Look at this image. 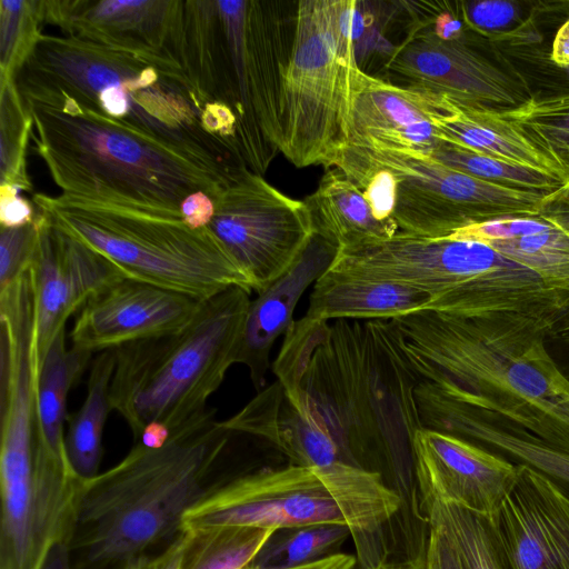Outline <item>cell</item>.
Returning a JSON list of instances; mask_svg holds the SVG:
<instances>
[{
    "label": "cell",
    "mask_w": 569,
    "mask_h": 569,
    "mask_svg": "<svg viewBox=\"0 0 569 569\" xmlns=\"http://www.w3.org/2000/svg\"><path fill=\"white\" fill-rule=\"evenodd\" d=\"M309 319L311 352L298 398L343 462L380 473L399 495L402 488L417 495L413 440L422 426L415 391L421 378L395 321Z\"/></svg>",
    "instance_id": "cell-1"
},
{
    "label": "cell",
    "mask_w": 569,
    "mask_h": 569,
    "mask_svg": "<svg viewBox=\"0 0 569 569\" xmlns=\"http://www.w3.org/2000/svg\"><path fill=\"white\" fill-rule=\"evenodd\" d=\"M242 433L207 408L171 430L160 448L136 442L107 471L84 480L68 543L73 569H122L181 531L183 515L228 477Z\"/></svg>",
    "instance_id": "cell-2"
},
{
    "label": "cell",
    "mask_w": 569,
    "mask_h": 569,
    "mask_svg": "<svg viewBox=\"0 0 569 569\" xmlns=\"http://www.w3.org/2000/svg\"><path fill=\"white\" fill-rule=\"evenodd\" d=\"M392 320L421 380L569 451V377L535 325L426 309Z\"/></svg>",
    "instance_id": "cell-3"
},
{
    "label": "cell",
    "mask_w": 569,
    "mask_h": 569,
    "mask_svg": "<svg viewBox=\"0 0 569 569\" xmlns=\"http://www.w3.org/2000/svg\"><path fill=\"white\" fill-rule=\"evenodd\" d=\"M21 98L33 118V149L66 194L182 217L188 196L201 191L214 200L239 169L201 160L61 93Z\"/></svg>",
    "instance_id": "cell-4"
},
{
    "label": "cell",
    "mask_w": 569,
    "mask_h": 569,
    "mask_svg": "<svg viewBox=\"0 0 569 569\" xmlns=\"http://www.w3.org/2000/svg\"><path fill=\"white\" fill-rule=\"evenodd\" d=\"M14 82L22 97L61 93L201 160L241 166L231 148L204 128L210 103L176 61L41 34Z\"/></svg>",
    "instance_id": "cell-5"
},
{
    "label": "cell",
    "mask_w": 569,
    "mask_h": 569,
    "mask_svg": "<svg viewBox=\"0 0 569 569\" xmlns=\"http://www.w3.org/2000/svg\"><path fill=\"white\" fill-rule=\"evenodd\" d=\"M402 497L383 477L343 461L290 463L229 475L183 515L181 530L244 526L279 530L310 525L349 528L362 569L385 563V532Z\"/></svg>",
    "instance_id": "cell-6"
},
{
    "label": "cell",
    "mask_w": 569,
    "mask_h": 569,
    "mask_svg": "<svg viewBox=\"0 0 569 569\" xmlns=\"http://www.w3.org/2000/svg\"><path fill=\"white\" fill-rule=\"evenodd\" d=\"M250 293L228 288L202 300L182 329L114 349L111 411L127 421L134 441L151 422L172 430L207 409L237 363Z\"/></svg>",
    "instance_id": "cell-7"
},
{
    "label": "cell",
    "mask_w": 569,
    "mask_h": 569,
    "mask_svg": "<svg viewBox=\"0 0 569 569\" xmlns=\"http://www.w3.org/2000/svg\"><path fill=\"white\" fill-rule=\"evenodd\" d=\"M62 230L112 263L126 278L206 300L249 282L209 227L61 193L32 196Z\"/></svg>",
    "instance_id": "cell-8"
},
{
    "label": "cell",
    "mask_w": 569,
    "mask_h": 569,
    "mask_svg": "<svg viewBox=\"0 0 569 569\" xmlns=\"http://www.w3.org/2000/svg\"><path fill=\"white\" fill-rule=\"evenodd\" d=\"M359 7L356 0L297 2L278 149L298 168H331L348 144L352 84L360 69Z\"/></svg>",
    "instance_id": "cell-9"
},
{
    "label": "cell",
    "mask_w": 569,
    "mask_h": 569,
    "mask_svg": "<svg viewBox=\"0 0 569 569\" xmlns=\"http://www.w3.org/2000/svg\"><path fill=\"white\" fill-rule=\"evenodd\" d=\"M343 149L392 176V220L410 234L440 238L493 219L538 217L549 197L473 178L425 154L350 144Z\"/></svg>",
    "instance_id": "cell-10"
},
{
    "label": "cell",
    "mask_w": 569,
    "mask_h": 569,
    "mask_svg": "<svg viewBox=\"0 0 569 569\" xmlns=\"http://www.w3.org/2000/svg\"><path fill=\"white\" fill-rule=\"evenodd\" d=\"M210 230L260 293L297 260L316 233L305 201L286 196L247 167L213 200Z\"/></svg>",
    "instance_id": "cell-11"
},
{
    "label": "cell",
    "mask_w": 569,
    "mask_h": 569,
    "mask_svg": "<svg viewBox=\"0 0 569 569\" xmlns=\"http://www.w3.org/2000/svg\"><path fill=\"white\" fill-rule=\"evenodd\" d=\"M513 263L481 241L399 231L388 239L338 250L329 269L349 277L402 284L432 298Z\"/></svg>",
    "instance_id": "cell-12"
},
{
    "label": "cell",
    "mask_w": 569,
    "mask_h": 569,
    "mask_svg": "<svg viewBox=\"0 0 569 569\" xmlns=\"http://www.w3.org/2000/svg\"><path fill=\"white\" fill-rule=\"evenodd\" d=\"M184 0H39L42 23L66 36L183 68Z\"/></svg>",
    "instance_id": "cell-13"
},
{
    "label": "cell",
    "mask_w": 569,
    "mask_h": 569,
    "mask_svg": "<svg viewBox=\"0 0 569 569\" xmlns=\"http://www.w3.org/2000/svg\"><path fill=\"white\" fill-rule=\"evenodd\" d=\"M388 69L403 86L476 108L502 111L528 99L518 81L463 40H443L430 30L410 36Z\"/></svg>",
    "instance_id": "cell-14"
},
{
    "label": "cell",
    "mask_w": 569,
    "mask_h": 569,
    "mask_svg": "<svg viewBox=\"0 0 569 569\" xmlns=\"http://www.w3.org/2000/svg\"><path fill=\"white\" fill-rule=\"evenodd\" d=\"M519 466L512 490L488 517L505 569H569V492Z\"/></svg>",
    "instance_id": "cell-15"
},
{
    "label": "cell",
    "mask_w": 569,
    "mask_h": 569,
    "mask_svg": "<svg viewBox=\"0 0 569 569\" xmlns=\"http://www.w3.org/2000/svg\"><path fill=\"white\" fill-rule=\"evenodd\" d=\"M29 273L34 306V346L40 368L70 316L80 311L98 289L124 277L101 254L59 228L44 212Z\"/></svg>",
    "instance_id": "cell-16"
},
{
    "label": "cell",
    "mask_w": 569,
    "mask_h": 569,
    "mask_svg": "<svg viewBox=\"0 0 569 569\" xmlns=\"http://www.w3.org/2000/svg\"><path fill=\"white\" fill-rule=\"evenodd\" d=\"M419 499L490 517L512 490L519 463L459 437L421 428L413 440Z\"/></svg>",
    "instance_id": "cell-17"
},
{
    "label": "cell",
    "mask_w": 569,
    "mask_h": 569,
    "mask_svg": "<svg viewBox=\"0 0 569 569\" xmlns=\"http://www.w3.org/2000/svg\"><path fill=\"white\" fill-rule=\"evenodd\" d=\"M202 300L126 277L98 289L81 308L72 347L90 353L182 329Z\"/></svg>",
    "instance_id": "cell-18"
},
{
    "label": "cell",
    "mask_w": 569,
    "mask_h": 569,
    "mask_svg": "<svg viewBox=\"0 0 569 569\" xmlns=\"http://www.w3.org/2000/svg\"><path fill=\"white\" fill-rule=\"evenodd\" d=\"M443 110L442 94L359 69L352 84L348 144L429 156L440 141L433 120Z\"/></svg>",
    "instance_id": "cell-19"
},
{
    "label": "cell",
    "mask_w": 569,
    "mask_h": 569,
    "mask_svg": "<svg viewBox=\"0 0 569 569\" xmlns=\"http://www.w3.org/2000/svg\"><path fill=\"white\" fill-rule=\"evenodd\" d=\"M338 250L333 242L315 233L289 269L251 300L237 363L248 368L258 392L264 388L276 340L290 329L301 296L330 268Z\"/></svg>",
    "instance_id": "cell-20"
},
{
    "label": "cell",
    "mask_w": 569,
    "mask_h": 569,
    "mask_svg": "<svg viewBox=\"0 0 569 569\" xmlns=\"http://www.w3.org/2000/svg\"><path fill=\"white\" fill-rule=\"evenodd\" d=\"M296 12L297 6L287 2L247 0L244 52L252 107L263 138L277 151Z\"/></svg>",
    "instance_id": "cell-21"
},
{
    "label": "cell",
    "mask_w": 569,
    "mask_h": 569,
    "mask_svg": "<svg viewBox=\"0 0 569 569\" xmlns=\"http://www.w3.org/2000/svg\"><path fill=\"white\" fill-rule=\"evenodd\" d=\"M301 406L298 408L276 380L222 423L268 442L293 465L323 467L342 461L339 447L326 427L302 401Z\"/></svg>",
    "instance_id": "cell-22"
},
{
    "label": "cell",
    "mask_w": 569,
    "mask_h": 569,
    "mask_svg": "<svg viewBox=\"0 0 569 569\" xmlns=\"http://www.w3.org/2000/svg\"><path fill=\"white\" fill-rule=\"evenodd\" d=\"M449 237L481 241L569 292V234L540 217H506L460 229Z\"/></svg>",
    "instance_id": "cell-23"
},
{
    "label": "cell",
    "mask_w": 569,
    "mask_h": 569,
    "mask_svg": "<svg viewBox=\"0 0 569 569\" xmlns=\"http://www.w3.org/2000/svg\"><path fill=\"white\" fill-rule=\"evenodd\" d=\"M430 296L402 284L328 269L313 284L305 316L316 320H392L421 310Z\"/></svg>",
    "instance_id": "cell-24"
},
{
    "label": "cell",
    "mask_w": 569,
    "mask_h": 569,
    "mask_svg": "<svg viewBox=\"0 0 569 569\" xmlns=\"http://www.w3.org/2000/svg\"><path fill=\"white\" fill-rule=\"evenodd\" d=\"M443 112L433 120L440 140L513 166L541 171L566 181L497 110L476 108L443 96ZM566 188V187H565Z\"/></svg>",
    "instance_id": "cell-25"
},
{
    "label": "cell",
    "mask_w": 569,
    "mask_h": 569,
    "mask_svg": "<svg viewBox=\"0 0 569 569\" xmlns=\"http://www.w3.org/2000/svg\"><path fill=\"white\" fill-rule=\"evenodd\" d=\"M307 203L316 233L333 242L339 250L393 237L397 224L380 221L365 197L339 169H328Z\"/></svg>",
    "instance_id": "cell-26"
},
{
    "label": "cell",
    "mask_w": 569,
    "mask_h": 569,
    "mask_svg": "<svg viewBox=\"0 0 569 569\" xmlns=\"http://www.w3.org/2000/svg\"><path fill=\"white\" fill-rule=\"evenodd\" d=\"M64 330L53 340L42 361L37 385L38 441L66 452L64 422L69 391L86 370L92 353L67 348Z\"/></svg>",
    "instance_id": "cell-27"
},
{
    "label": "cell",
    "mask_w": 569,
    "mask_h": 569,
    "mask_svg": "<svg viewBox=\"0 0 569 569\" xmlns=\"http://www.w3.org/2000/svg\"><path fill=\"white\" fill-rule=\"evenodd\" d=\"M114 363V349L99 352L91 362L84 401L69 419L66 431L69 461L86 480L100 472L102 435L111 411L109 393Z\"/></svg>",
    "instance_id": "cell-28"
},
{
    "label": "cell",
    "mask_w": 569,
    "mask_h": 569,
    "mask_svg": "<svg viewBox=\"0 0 569 569\" xmlns=\"http://www.w3.org/2000/svg\"><path fill=\"white\" fill-rule=\"evenodd\" d=\"M560 171L569 187V92L530 97L515 108L498 111ZM565 189V188H563Z\"/></svg>",
    "instance_id": "cell-29"
},
{
    "label": "cell",
    "mask_w": 569,
    "mask_h": 569,
    "mask_svg": "<svg viewBox=\"0 0 569 569\" xmlns=\"http://www.w3.org/2000/svg\"><path fill=\"white\" fill-rule=\"evenodd\" d=\"M418 507L422 521L450 541L463 569H505L488 517L435 499H419Z\"/></svg>",
    "instance_id": "cell-30"
},
{
    "label": "cell",
    "mask_w": 569,
    "mask_h": 569,
    "mask_svg": "<svg viewBox=\"0 0 569 569\" xmlns=\"http://www.w3.org/2000/svg\"><path fill=\"white\" fill-rule=\"evenodd\" d=\"M187 532L181 569H244L274 530L209 526Z\"/></svg>",
    "instance_id": "cell-31"
},
{
    "label": "cell",
    "mask_w": 569,
    "mask_h": 569,
    "mask_svg": "<svg viewBox=\"0 0 569 569\" xmlns=\"http://www.w3.org/2000/svg\"><path fill=\"white\" fill-rule=\"evenodd\" d=\"M351 536L341 525H310L279 529L266 541L250 567L286 569L303 566L340 552Z\"/></svg>",
    "instance_id": "cell-32"
},
{
    "label": "cell",
    "mask_w": 569,
    "mask_h": 569,
    "mask_svg": "<svg viewBox=\"0 0 569 569\" xmlns=\"http://www.w3.org/2000/svg\"><path fill=\"white\" fill-rule=\"evenodd\" d=\"M33 118L13 78H0V186L32 191L27 171V148Z\"/></svg>",
    "instance_id": "cell-33"
},
{
    "label": "cell",
    "mask_w": 569,
    "mask_h": 569,
    "mask_svg": "<svg viewBox=\"0 0 569 569\" xmlns=\"http://www.w3.org/2000/svg\"><path fill=\"white\" fill-rule=\"evenodd\" d=\"M429 157L451 169L507 188L551 196L566 187L541 171L513 166L442 140Z\"/></svg>",
    "instance_id": "cell-34"
},
{
    "label": "cell",
    "mask_w": 569,
    "mask_h": 569,
    "mask_svg": "<svg viewBox=\"0 0 569 569\" xmlns=\"http://www.w3.org/2000/svg\"><path fill=\"white\" fill-rule=\"evenodd\" d=\"M39 0L0 1V78H13L41 37Z\"/></svg>",
    "instance_id": "cell-35"
},
{
    "label": "cell",
    "mask_w": 569,
    "mask_h": 569,
    "mask_svg": "<svg viewBox=\"0 0 569 569\" xmlns=\"http://www.w3.org/2000/svg\"><path fill=\"white\" fill-rule=\"evenodd\" d=\"M458 4L463 23L489 39L523 38L532 22V14L516 1L483 0Z\"/></svg>",
    "instance_id": "cell-36"
},
{
    "label": "cell",
    "mask_w": 569,
    "mask_h": 569,
    "mask_svg": "<svg viewBox=\"0 0 569 569\" xmlns=\"http://www.w3.org/2000/svg\"><path fill=\"white\" fill-rule=\"evenodd\" d=\"M43 221V212L30 223L0 228V289L27 273L33 261Z\"/></svg>",
    "instance_id": "cell-37"
},
{
    "label": "cell",
    "mask_w": 569,
    "mask_h": 569,
    "mask_svg": "<svg viewBox=\"0 0 569 569\" xmlns=\"http://www.w3.org/2000/svg\"><path fill=\"white\" fill-rule=\"evenodd\" d=\"M20 191L0 186V226L6 228L21 227L32 222L40 209L19 194Z\"/></svg>",
    "instance_id": "cell-38"
},
{
    "label": "cell",
    "mask_w": 569,
    "mask_h": 569,
    "mask_svg": "<svg viewBox=\"0 0 569 569\" xmlns=\"http://www.w3.org/2000/svg\"><path fill=\"white\" fill-rule=\"evenodd\" d=\"M422 569H463L447 537L435 527H428Z\"/></svg>",
    "instance_id": "cell-39"
},
{
    "label": "cell",
    "mask_w": 569,
    "mask_h": 569,
    "mask_svg": "<svg viewBox=\"0 0 569 569\" xmlns=\"http://www.w3.org/2000/svg\"><path fill=\"white\" fill-rule=\"evenodd\" d=\"M187 532L180 533L157 553L141 556L127 563L122 569H181Z\"/></svg>",
    "instance_id": "cell-40"
},
{
    "label": "cell",
    "mask_w": 569,
    "mask_h": 569,
    "mask_svg": "<svg viewBox=\"0 0 569 569\" xmlns=\"http://www.w3.org/2000/svg\"><path fill=\"white\" fill-rule=\"evenodd\" d=\"M181 213L184 222L193 229L209 227L214 214L213 199L204 192H194L183 200Z\"/></svg>",
    "instance_id": "cell-41"
},
{
    "label": "cell",
    "mask_w": 569,
    "mask_h": 569,
    "mask_svg": "<svg viewBox=\"0 0 569 569\" xmlns=\"http://www.w3.org/2000/svg\"><path fill=\"white\" fill-rule=\"evenodd\" d=\"M538 217L569 234V187L547 197Z\"/></svg>",
    "instance_id": "cell-42"
},
{
    "label": "cell",
    "mask_w": 569,
    "mask_h": 569,
    "mask_svg": "<svg viewBox=\"0 0 569 569\" xmlns=\"http://www.w3.org/2000/svg\"><path fill=\"white\" fill-rule=\"evenodd\" d=\"M462 24L455 14L443 11L436 16L430 31L443 40H462Z\"/></svg>",
    "instance_id": "cell-43"
},
{
    "label": "cell",
    "mask_w": 569,
    "mask_h": 569,
    "mask_svg": "<svg viewBox=\"0 0 569 569\" xmlns=\"http://www.w3.org/2000/svg\"><path fill=\"white\" fill-rule=\"evenodd\" d=\"M358 560L355 556L343 552H338L320 560L286 569H356ZM244 569H258L248 566Z\"/></svg>",
    "instance_id": "cell-44"
},
{
    "label": "cell",
    "mask_w": 569,
    "mask_h": 569,
    "mask_svg": "<svg viewBox=\"0 0 569 569\" xmlns=\"http://www.w3.org/2000/svg\"><path fill=\"white\" fill-rule=\"evenodd\" d=\"M551 60L561 68H569V19L560 27L553 39Z\"/></svg>",
    "instance_id": "cell-45"
},
{
    "label": "cell",
    "mask_w": 569,
    "mask_h": 569,
    "mask_svg": "<svg viewBox=\"0 0 569 569\" xmlns=\"http://www.w3.org/2000/svg\"><path fill=\"white\" fill-rule=\"evenodd\" d=\"M171 430L168 426L160 422H151L142 429L136 442L148 448H160L167 442Z\"/></svg>",
    "instance_id": "cell-46"
},
{
    "label": "cell",
    "mask_w": 569,
    "mask_h": 569,
    "mask_svg": "<svg viewBox=\"0 0 569 569\" xmlns=\"http://www.w3.org/2000/svg\"><path fill=\"white\" fill-rule=\"evenodd\" d=\"M40 569H73L67 543H56L48 552Z\"/></svg>",
    "instance_id": "cell-47"
},
{
    "label": "cell",
    "mask_w": 569,
    "mask_h": 569,
    "mask_svg": "<svg viewBox=\"0 0 569 569\" xmlns=\"http://www.w3.org/2000/svg\"><path fill=\"white\" fill-rule=\"evenodd\" d=\"M376 569H398V563L386 561L385 563L380 565Z\"/></svg>",
    "instance_id": "cell-48"
},
{
    "label": "cell",
    "mask_w": 569,
    "mask_h": 569,
    "mask_svg": "<svg viewBox=\"0 0 569 569\" xmlns=\"http://www.w3.org/2000/svg\"><path fill=\"white\" fill-rule=\"evenodd\" d=\"M398 569H419V568L413 566V565H411V563H406V565L405 563H401V565L398 563Z\"/></svg>",
    "instance_id": "cell-49"
},
{
    "label": "cell",
    "mask_w": 569,
    "mask_h": 569,
    "mask_svg": "<svg viewBox=\"0 0 569 569\" xmlns=\"http://www.w3.org/2000/svg\"><path fill=\"white\" fill-rule=\"evenodd\" d=\"M34 449V448H33ZM33 451V450H32ZM31 451V452H32ZM30 453V452H29ZM28 455V453H27ZM19 456H22V455H19ZM0 457H13V456H0Z\"/></svg>",
    "instance_id": "cell-50"
},
{
    "label": "cell",
    "mask_w": 569,
    "mask_h": 569,
    "mask_svg": "<svg viewBox=\"0 0 569 569\" xmlns=\"http://www.w3.org/2000/svg\"><path fill=\"white\" fill-rule=\"evenodd\" d=\"M567 71H568V74H569V68L567 69Z\"/></svg>",
    "instance_id": "cell-51"
}]
</instances>
